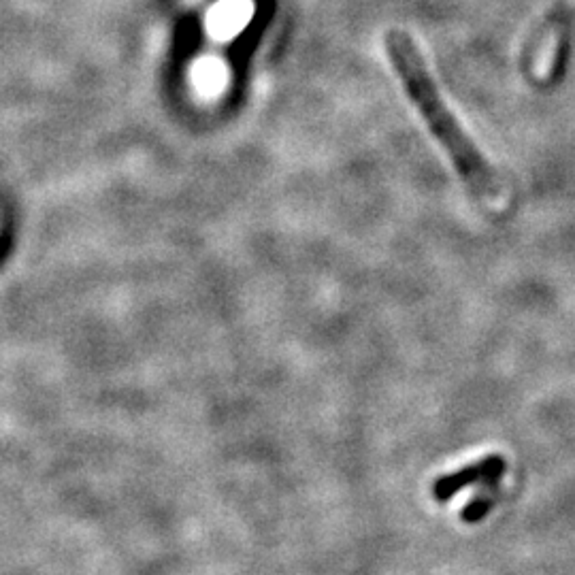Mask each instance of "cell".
<instances>
[{
  "label": "cell",
  "instance_id": "obj_1",
  "mask_svg": "<svg viewBox=\"0 0 575 575\" xmlns=\"http://www.w3.org/2000/svg\"><path fill=\"white\" fill-rule=\"evenodd\" d=\"M386 47L394 64V71L401 77L412 101L418 105L426 124L433 130V135L446 147V152L450 154L460 177L465 179V184L480 201L495 205L503 194L499 177L484 162L482 154L475 150V145L452 118L446 103L441 101V96L437 94L429 71H426L414 43L409 41V37L403 35V32L394 30L390 35H386Z\"/></svg>",
  "mask_w": 575,
  "mask_h": 575
},
{
  "label": "cell",
  "instance_id": "obj_2",
  "mask_svg": "<svg viewBox=\"0 0 575 575\" xmlns=\"http://www.w3.org/2000/svg\"><path fill=\"white\" fill-rule=\"evenodd\" d=\"M561 45H563V24H554L544 39L539 43L533 73L539 81H548L554 75V69L558 64V56H561Z\"/></svg>",
  "mask_w": 575,
  "mask_h": 575
}]
</instances>
